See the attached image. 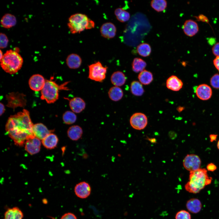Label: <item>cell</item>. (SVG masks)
<instances>
[{
  "mask_svg": "<svg viewBox=\"0 0 219 219\" xmlns=\"http://www.w3.org/2000/svg\"><path fill=\"white\" fill-rule=\"evenodd\" d=\"M33 125L29 112L23 109L9 118L5 129L15 144L22 146L27 140L35 137L33 132Z\"/></svg>",
  "mask_w": 219,
  "mask_h": 219,
  "instance_id": "1",
  "label": "cell"
},
{
  "mask_svg": "<svg viewBox=\"0 0 219 219\" xmlns=\"http://www.w3.org/2000/svg\"><path fill=\"white\" fill-rule=\"evenodd\" d=\"M212 179V177L208 176L206 169L200 168L190 172L189 181L185 185V188L189 193H197L206 186L210 185Z\"/></svg>",
  "mask_w": 219,
  "mask_h": 219,
  "instance_id": "2",
  "label": "cell"
},
{
  "mask_svg": "<svg viewBox=\"0 0 219 219\" xmlns=\"http://www.w3.org/2000/svg\"><path fill=\"white\" fill-rule=\"evenodd\" d=\"M0 61L3 70L10 74L17 72L21 68L23 62L18 52L11 49L6 51Z\"/></svg>",
  "mask_w": 219,
  "mask_h": 219,
  "instance_id": "3",
  "label": "cell"
},
{
  "mask_svg": "<svg viewBox=\"0 0 219 219\" xmlns=\"http://www.w3.org/2000/svg\"><path fill=\"white\" fill-rule=\"evenodd\" d=\"M68 83L66 82L59 85L53 81L51 77L49 80H46L43 87L41 90L40 98L48 103H54L59 98V92L62 89L68 90L65 86Z\"/></svg>",
  "mask_w": 219,
  "mask_h": 219,
  "instance_id": "4",
  "label": "cell"
},
{
  "mask_svg": "<svg viewBox=\"0 0 219 219\" xmlns=\"http://www.w3.org/2000/svg\"><path fill=\"white\" fill-rule=\"evenodd\" d=\"M89 19L86 15L82 13H77L71 16L67 24L70 32L73 34L80 33L85 29Z\"/></svg>",
  "mask_w": 219,
  "mask_h": 219,
  "instance_id": "5",
  "label": "cell"
},
{
  "mask_svg": "<svg viewBox=\"0 0 219 219\" xmlns=\"http://www.w3.org/2000/svg\"><path fill=\"white\" fill-rule=\"evenodd\" d=\"M88 78L96 82H102L105 79L107 67H104L98 61L89 65Z\"/></svg>",
  "mask_w": 219,
  "mask_h": 219,
  "instance_id": "6",
  "label": "cell"
},
{
  "mask_svg": "<svg viewBox=\"0 0 219 219\" xmlns=\"http://www.w3.org/2000/svg\"><path fill=\"white\" fill-rule=\"evenodd\" d=\"M25 96L23 93L18 92L9 93L6 96L7 101L6 106L13 109L18 107H25L26 103Z\"/></svg>",
  "mask_w": 219,
  "mask_h": 219,
  "instance_id": "7",
  "label": "cell"
},
{
  "mask_svg": "<svg viewBox=\"0 0 219 219\" xmlns=\"http://www.w3.org/2000/svg\"><path fill=\"white\" fill-rule=\"evenodd\" d=\"M201 160L197 155L193 154L187 155L183 161V167L190 172L195 171L200 169Z\"/></svg>",
  "mask_w": 219,
  "mask_h": 219,
  "instance_id": "8",
  "label": "cell"
},
{
  "mask_svg": "<svg viewBox=\"0 0 219 219\" xmlns=\"http://www.w3.org/2000/svg\"><path fill=\"white\" fill-rule=\"evenodd\" d=\"M130 123L134 129L138 130H142L147 125L148 118L145 115L142 113H135L131 116Z\"/></svg>",
  "mask_w": 219,
  "mask_h": 219,
  "instance_id": "9",
  "label": "cell"
},
{
  "mask_svg": "<svg viewBox=\"0 0 219 219\" xmlns=\"http://www.w3.org/2000/svg\"><path fill=\"white\" fill-rule=\"evenodd\" d=\"M74 192L75 195L81 199H85L90 195L91 188L87 182L82 181L78 183L75 187Z\"/></svg>",
  "mask_w": 219,
  "mask_h": 219,
  "instance_id": "10",
  "label": "cell"
},
{
  "mask_svg": "<svg viewBox=\"0 0 219 219\" xmlns=\"http://www.w3.org/2000/svg\"><path fill=\"white\" fill-rule=\"evenodd\" d=\"M46 80L41 75L39 74L32 75L29 81L30 88L35 91H41L43 87Z\"/></svg>",
  "mask_w": 219,
  "mask_h": 219,
  "instance_id": "11",
  "label": "cell"
},
{
  "mask_svg": "<svg viewBox=\"0 0 219 219\" xmlns=\"http://www.w3.org/2000/svg\"><path fill=\"white\" fill-rule=\"evenodd\" d=\"M41 145L40 140L34 137L26 141L25 148L28 153L30 155H33L40 151Z\"/></svg>",
  "mask_w": 219,
  "mask_h": 219,
  "instance_id": "12",
  "label": "cell"
},
{
  "mask_svg": "<svg viewBox=\"0 0 219 219\" xmlns=\"http://www.w3.org/2000/svg\"><path fill=\"white\" fill-rule=\"evenodd\" d=\"M53 131L49 130L44 125L41 123L33 124V132L34 136L41 140Z\"/></svg>",
  "mask_w": 219,
  "mask_h": 219,
  "instance_id": "13",
  "label": "cell"
},
{
  "mask_svg": "<svg viewBox=\"0 0 219 219\" xmlns=\"http://www.w3.org/2000/svg\"><path fill=\"white\" fill-rule=\"evenodd\" d=\"M182 29L184 33L189 37L196 35L199 30L197 23L191 19L187 20L185 22L182 26Z\"/></svg>",
  "mask_w": 219,
  "mask_h": 219,
  "instance_id": "14",
  "label": "cell"
},
{
  "mask_svg": "<svg viewBox=\"0 0 219 219\" xmlns=\"http://www.w3.org/2000/svg\"><path fill=\"white\" fill-rule=\"evenodd\" d=\"M116 32V29L115 25L111 22H106L103 24L100 28L102 36L107 39L114 37Z\"/></svg>",
  "mask_w": 219,
  "mask_h": 219,
  "instance_id": "15",
  "label": "cell"
},
{
  "mask_svg": "<svg viewBox=\"0 0 219 219\" xmlns=\"http://www.w3.org/2000/svg\"><path fill=\"white\" fill-rule=\"evenodd\" d=\"M195 92L199 99L203 100L209 99L212 95L211 89L206 84H201L198 86L195 90Z\"/></svg>",
  "mask_w": 219,
  "mask_h": 219,
  "instance_id": "16",
  "label": "cell"
},
{
  "mask_svg": "<svg viewBox=\"0 0 219 219\" xmlns=\"http://www.w3.org/2000/svg\"><path fill=\"white\" fill-rule=\"evenodd\" d=\"M70 109L74 113H79L83 110L86 106L85 101L81 98L75 97L69 100Z\"/></svg>",
  "mask_w": 219,
  "mask_h": 219,
  "instance_id": "17",
  "label": "cell"
},
{
  "mask_svg": "<svg viewBox=\"0 0 219 219\" xmlns=\"http://www.w3.org/2000/svg\"><path fill=\"white\" fill-rule=\"evenodd\" d=\"M183 82L177 77L172 75L167 80L166 85L168 89L175 91L179 90L183 86Z\"/></svg>",
  "mask_w": 219,
  "mask_h": 219,
  "instance_id": "18",
  "label": "cell"
},
{
  "mask_svg": "<svg viewBox=\"0 0 219 219\" xmlns=\"http://www.w3.org/2000/svg\"><path fill=\"white\" fill-rule=\"evenodd\" d=\"M66 63L70 68L76 69L79 68L81 65L82 60L78 55L72 53L67 56L66 59Z\"/></svg>",
  "mask_w": 219,
  "mask_h": 219,
  "instance_id": "19",
  "label": "cell"
},
{
  "mask_svg": "<svg viewBox=\"0 0 219 219\" xmlns=\"http://www.w3.org/2000/svg\"><path fill=\"white\" fill-rule=\"evenodd\" d=\"M186 207L189 212L193 214H197L201 210L202 204L200 201L198 199L193 198L187 201Z\"/></svg>",
  "mask_w": 219,
  "mask_h": 219,
  "instance_id": "20",
  "label": "cell"
},
{
  "mask_svg": "<svg viewBox=\"0 0 219 219\" xmlns=\"http://www.w3.org/2000/svg\"><path fill=\"white\" fill-rule=\"evenodd\" d=\"M82 127L78 125L72 126L68 129L67 134L68 137L71 140L76 141L79 139L83 134Z\"/></svg>",
  "mask_w": 219,
  "mask_h": 219,
  "instance_id": "21",
  "label": "cell"
},
{
  "mask_svg": "<svg viewBox=\"0 0 219 219\" xmlns=\"http://www.w3.org/2000/svg\"><path fill=\"white\" fill-rule=\"evenodd\" d=\"M58 142L57 136L51 133L42 140L43 146L46 148L51 149L55 148Z\"/></svg>",
  "mask_w": 219,
  "mask_h": 219,
  "instance_id": "22",
  "label": "cell"
},
{
  "mask_svg": "<svg viewBox=\"0 0 219 219\" xmlns=\"http://www.w3.org/2000/svg\"><path fill=\"white\" fill-rule=\"evenodd\" d=\"M126 78L122 72L117 71L114 72L111 75L110 81L112 83L117 87L123 85L125 83Z\"/></svg>",
  "mask_w": 219,
  "mask_h": 219,
  "instance_id": "23",
  "label": "cell"
},
{
  "mask_svg": "<svg viewBox=\"0 0 219 219\" xmlns=\"http://www.w3.org/2000/svg\"><path fill=\"white\" fill-rule=\"evenodd\" d=\"M16 17L10 13L5 14L1 20V24L4 28L9 29L14 26L16 23Z\"/></svg>",
  "mask_w": 219,
  "mask_h": 219,
  "instance_id": "24",
  "label": "cell"
},
{
  "mask_svg": "<svg viewBox=\"0 0 219 219\" xmlns=\"http://www.w3.org/2000/svg\"><path fill=\"white\" fill-rule=\"evenodd\" d=\"M23 214L18 207L8 209L5 212L3 219H22Z\"/></svg>",
  "mask_w": 219,
  "mask_h": 219,
  "instance_id": "25",
  "label": "cell"
},
{
  "mask_svg": "<svg viewBox=\"0 0 219 219\" xmlns=\"http://www.w3.org/2000/svg\"><path fill=\"white\" fill-rule=\"evenodd\" d=\"M108 95L110 99L114 101L120 100L123 96L122 90L119 87L113 86L109 90Z\"/></svg>",
  "mask_w": 219,
  "mask_h": 219,
  "instance_id": "26",
  "label": "cell"
},
{
  "mask_svg": "<svg viewBox=\"0 0 219 219\" xmlns=\"http://www.w3.org/2000/svg\"><path fill=\"white\" fill-rule=\"evenodd\" d=\"M140 82L144 85L150 84L153 80L152 73L146 70H144L140 72L138 76Z\"/></svg>",
  "mask_w": 219,
  "mask_h": 219,
  "instance_id": "27",
  "label": "cell"
},
{
  "mask_svg": "<svg viewBox=\"0 0 219 219\" xmlns=\"http://www.w3.org/2000/svg\"><path fill=\"white\" fill-rule=\"evenodd\" d=\"M147 65L146 62L138 57L134 58L132 64V69L135 72H141L144 70Z\"/></svg>",
  "mask_w": 219,
  "mask_h": 219,
  "instance_id": "28",
  "label": "cell"
},
{
  "mask_svg": "<svg viewBox=\"0 0 219 219\" xmlns=\"http://www.w3.org/2000/svg\"><path fill=\"white\" fill-rule=\"evenodd\" d=\"M114 14L117 19L121 22H125L130 19V16L129 12L121 8L116 9Z\"/></svg>",
  "mask_w": 219,
  "mask_h": 219,
  "instance_id": "29",
  "label": "cell"
},
{
  "mask_svg": "<svg viewBox=\"0 0 219 219\" xmlns=\"http://www.w3.org/2000/svg\"><path fill=\"white\" fill-rule=\"evenodd\" d=\"M130 88L131 93L135 96H141L144 92L142 84L137 81H133L131 84Z\"/></svg>",
  "mask_w": 219,
  "mask_h": 219,
  "instance_id": "30",
  "label": "cell"
},
{
  "mask_svg": "<svg viewBox=\"0 0 219 219\" xmlns=\"http://www.w3.org/2000/svg\"><path fill=\"white\" fill-rule=\"evenodd\" d=\"M138 53L143 57L149 56L151 52V48L149 44L146 43H143L139 44L137 48Z\"/></svg>",
  "mask_w": 219,
  "mask_h": 219,
  "instance_id": "31",
  "label": "cell"
},
{
  "mask_svg": "<svg viewBox=\"0 0 219 219\" xmlns=\"http://www.w3.org/2000/svg\"><path fill=\"white\" fill-rule=\"evenodd\" d=\"M152 8L158 12L165 10L167 6V2L165 0H153L151 2Z\"/></svg>",
  "mask_w": 219,
  "mask_h": 219,
  "instance_id": "32",
  "label": "cell"
},
{
  "mask_svg": "<svg viewBox=\"0 0 219 219\" xmlns=\"http://www.w3.org/2000/svg\"><path fill=\"white\" fill-rule=\"evenodd\" d=\"M77 118V116L75 113L70 111H67L65 112L62 116L64 123L68 125L74 123L76 122Z\"/></svg>",
  "mask_w": 219,
  "mask_h": 219,
  "instance_id": "33",
  "label": "cell"
},
{
  "mask_svg": "<svg viewBox=\"0 0 219 219\" xmlns=\"http://www.w3.org/2000/svg\"><path fill=\"white\" fill-rule=\"evenodd\" d=\"M175 219H191V215L188 211L181 210L176 213Z\"/></svg>",
  "mask_w": 219,
  "mask_h": 219,
  "instance_id": "34",
  "label": "cell"
},
{
  "mask_svg": "<svg viewBox=\"0 0 219 219\" xmlns=\"http://www.w3.org/2000/svg\"><path fill=\"white\" fill-rule=\"evenodd\" d=\"M0 47L1 49L6 48L8 45L9 40L7 36L4 33H1L0 34Z\"/></svg>",
  "mask_w": 219,
  "mask_h": 219,
  "instance_id": "35",
  "label": "cell"
},
{
  "mask_svg": "<svg viewBox=\"0 0 219 219\" xmlns=\"http://www.w3.org/2000/svg\"><path fill=\"white\" fill-rule=\"evenodd\" d=\"M211 86L216 89H219V74H216L213 75L210 79Z\"/></svg>",
  "mask_w": 219,
  "mask_h": 219,
  "instance_id": "36",
  "label": "cell"
},
{
  "mask_svg": "<svg viewBox=\"0 0 219 219\" xmlns=\"http://www.w3.org/2000/svg\"><path fill=\"white\" fill-rule=\"evenodd\" d=\"M51 218L53 219H56ZM60 219H77L76 216L73 213L68 212L63 215Z\"/></svg>",
  "mask_w": 219,
  "mask_h": 219,
  "instance_id": "37",
  "label": "cell"
},
{
  "mask_svg": "<svg viewBox=\"0 0 219 219\" xmlns=\"http://www.w3.org/2000/svg\"><path fill=\"white\" fill-rule=\"evenodd\" d=\"M212 52L216 57H219V42L214 44L212 48Z\"/></svg>",
  "mask_w": 219,
  "mask_h": 219,
  "instance_id": "38",
  "label": "cell"
},
{
  "mask_svg": "<svg viewBox=\"0 0 219 219\" xmlns=\"http://www.w3.org/2000/svg\"><path fill=\"white\" fill-rule=\"evenodd\" d=\"M207 168L208 170L213 172L217 169V167L214 164L211 163L208 164L207 165Z\"/></svg>",
  "mask_w": 219,
  "mask_h": 219,
  "instance_id": "39",
  "label": "cell"
},
{
  "mask_svg": "<svg viewBox=\"0 0 219 219\" xmlns=\"http://www.w3.org/2000/svg\"><path fill=\"white\" fill-rule=\"evenodd\" d=\"M95 23L92 20L89 19L87 26L86 27L85 29H90L94 27Z\"/></svg>",
  "mask_w": 219,
  "mask_h": 219,
  "instance_id": "40",
  "label": "cell"
},
{
  "mask_svg": "<svg viewBox=\"0 0 219 219\" xmlns=\"http://www.w3.org/2000/svg\"><path fill=\"white\" fill-rule=\"evenodd\" d=\"M213 62L215 67L219 71V57H216Z\"/></svg>",
  "mask_w": 219,
  "mask_h": 219,
  "instance_id": "41",
  "label": "cell"
},
{
  "mask_svg": "<svg viewBox=\"0 0 219 219\" xmlns=\"http://www.w3.org/2000/svg\"><path fill=\"white\" fill-rule=\"evenodd\" d=\"M0 116H1L2 115L3 113L5 112V107L4 105V104L2 103H0Z\"/></svg>",
  "mask_w": 219,
  "mask_h": 219,
  "instance_id": "42",
  "label": "cell"
},
{
  "mask_svg": "<svg viewBox=\"0 0 219 219\" xmlns=\"http://www.w3.org/2000/svg\"><path fill=\"white\" fill-rule=\"evenodd\" d=\"M217 135L216 134H211L210 135L209 137L210 139V141L211 142H212L214 141H216L217 137Z\"/></svg>",
  "mask_w": 219,
  "mask_h": 219,
  "instance_id": "43",
  "label": "cell"
},
{
  "mask_svg": "<svg viewBox=\"0 0 219 219\" xmlns=\"http://www.w3.org/2000/svg\"><path fill=\"white\" fill-rule=\"evenodd\" d=\"M183 109V107H179L177 108V109L179 112H181Z\"/></svg>",
  "mask_w": 219,
  "mask_h": 219,
  "instance_id": "44",
  "label": "cell"
},
{
  "mask_svg": "<svg viewBox=\"0 0 219 219\" xmlns=\"http://www.w3.org/2000/svg\"><path fill=\"white\" fill-rule=\"evenodd\" d=\"M0 59H1L3 57L4 54H3V52H2V50H0Z\"/></svg>",
  "mask_w": 219,
  "mask_h": 219,
  "instance_id": "45",
  "label": "cell"
},
{
  "mask_svg": "<svg viewBox=\"0 0 219 219\" xmlns=\"http://www.w3.org/2000/svg\"><path fill=\"white\" fill-rule=\"evenodd\" d=\"M217 148L219 150V140H218V141L217 142Z\"/></svg>",
  "mask_w": 219,
  "mask_h": 219,
  "instance_id": "46",
  "label": "cell"
}]
</instances>
